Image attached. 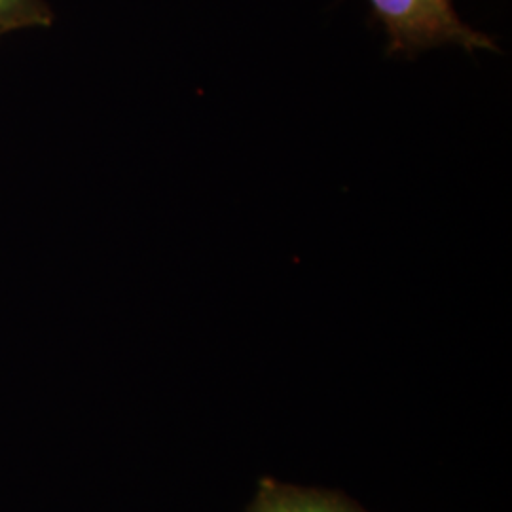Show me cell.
Listing matches in <instances>:
<instances>
[{
	"label": "cell",
	"mask_w": 512,
	"mask_h": 512,
	"mask_svg": "<svg viewBox=\"0 0 512 512\" xmlns=\"http://www.w3.org/2000/svg\"><path fill=\"white\" fill-rule=\"evenodd\" d=\"M387 35V54L414 55L439 46H461L473 54L497 52L494 40L469 27L456 0H368Z\"/></svg>",
	"instance_id": "1"
},
{
	"label": "cell",
	"mask_w": 512,
	"mask_h": 512,
	"mask_svg": "<svg viewBox=\"0 0 512 512\" xmlns=\"http://www.w3.org/2000/svg\"><path fill=\"white\" fill-rule=\"evenodd\" d=\"M245 512H366L342 495L300 488L279 480H262Z\"/></svg>",
	"instance_id": "2"
},
{
	"label": "cell",
	"mask_w": 512,
	"mask_h": 512,
	"mask_svg": "<svg viewBox=\"0 0 512 512\" xmlns=\"http://www.w3.org/2000/svg\"><path fill=\"white\" fill-rule=\"evenodd\" d=\"M54 14L44 0H0V37L21 29L50 27Z\"/></svg>",
	"instance_id": "3"
}]
</instances>
